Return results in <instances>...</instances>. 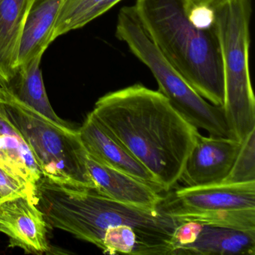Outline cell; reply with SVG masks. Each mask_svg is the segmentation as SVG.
Masks as SVG:
<instances>
[{
  "mask_svg": "<svg viewBox=\"0 0 255 255\" xmlns=\"http://www.w3.org/2000/svg\"><path fill=\"white\" fill-rule=\"evenodd\" d=\"M92 113L168 192L180 181L198 130L159 91L141 84L99 98Z\"/></svg>",
  "mask_w": 255,
  "mask_h": 255,
  "instance_id": "6da1fadb",
  "label": "cell"
},
{
  "mask_svg": "<svg viewBox=\"0 0 255 255\" xmlns=\"http://www.w3.org/2000/svg\"><path fill=\"white\" fill-rule=\"evenodd\" d=\"M35 197L48 227L66 231L98 248L107 230L122 226L173 243L174 231L182 223L159 207L146 210L127 205L95 189L56 183L44 176L37 183Z\"/></svg>",
  "mask_w": 255,
  "mask_h": 255,
  "instance_id": "7a4b0ae2",
  "label": "cell"
},
{
  "mask_svg": "<svg viewBox=\"0 0 255 255\" xmlns=\"http://www.w3.org/2000/svg\"><path fill=\"white\" fill-rule=\"evenodd\" d=\"M133 6L168 62L203 98L222 107L223 72L214 26L196 27L185 0H136Z\"/></svg>",
  "mask_w": 255,
  "mask_h": 255,
  "instance_id": "3957f363",
  "label": "cell"
},
{
  "mask_svg": "<svg viewBox=\"0 0 255 255\" xmlns=\"http://www.w3.org/2000/svg\"><path fill=\"white\" fill-rule=\"evenodd\" d=\"M224 81L222 107L237 141L255 129V99L249 68L251 0H219L211 6Z\"/></svg>",
  "mask_w": 255,
  "mask_h": 255,
  "instance_id": "277c9868",
  "label": "cell"
},
{
  "mask_svg": "<svg viewBox=\"0 0 255 255\" xmlns=\"http://www.w3.org/2000/svg\"><path fill=\"white\" fill-rule=\"evenodd\" d=\"M0 102L29 144L43 176L56 183L96 189L77 130L49 120L0 86Z\"/></svg>",
  "mask_w": 255,
  "mask_h": 255,
  "instance_id": "5b68a950",
  "label": "cell"
},
{
  "mask_svg": "<svg viewBox=\"0 0 255 255\" xmlns=\"http://www.w3.org/2000/svg\"><path fill=\"white\" fill-rule=\"evenodd\" d=\"M117 19L116 37L150 69L158 91L173 108L197 129L201 128L210 135L218 133L225 124L222 107L209 104L168 62L141 24L134 6L122 8Z\"/></svg>",
  "mask_w": 255,
  "mask_h": 255,
  "instance_id": "8992f818",
  "label": "cell"
},
{
  "mask_svg": "<svg viewBox=\"0 0 255 255\" xmlns=\"http://www.w3.org/2000/svg\"><path fill=\"white\" fill-rule=\"evenodd\" d=\"M159 207L173 216L255 208V182L185 186L163 198Z\"/></svg>",
  "mask_w": 255,
  "mask_h": 255,
  "instance_id": "52a82bcc",
  "label": "cell"
},
{
  "mask_svg": "<svg viewBox=\"0 0 255 255\" xmlns=\"http://www.w3.org/2000/svg\"><path fill=\"white\" fill-rule=\"evenodd\" d=\"M77 132L88 156L146 183L159 193L165 192L158 179L104 128L92 112Z\"/></svg>",
  "mask_w": 255,
  "mask_h": 255,
  "instance_id": "ba28073f",
  "label": "cell"
},
{
  "mask_svg": "<svg viewBox=\"0 0 255 255\" xmlns=\"http://www.w3.org/2000/svg\"><path fill=\"white\" fill-rule=\"evenodd\" d=\"M240 144L234 138L198 133L180 181L192 187L222 183L232 168Z\"/></svg>",
  "mask_w": 255,
  "mask_h": 255,
  "instance_id": "9c48e42d",
  "label": "cell"
},
{
  "mask_svg": "<svg viewBox=\"0 0 255 255\" xmlns=\"http://www.w3.org/2000/svg\"><path fill=\"white\" fill-rule=\"evenodd\" d=\"M48 228L42 212L29 197L0 203V232L9 237V247L33 255L50 253Z\"/></svg>",
  "mask_w": 255,
  "mask_h": 255,
  "instance_id": "30bf717a",
  "label": "cell"
},
{
  "mask_svg": "<svg viewBox=\"0 0 255 255\" xmlns=\"http://www.w3.org/2000/svg\"><path fill=\"white\" fill-rule=\"evenodd\" d=\"M89 174L101 195L127 205L154 210L163 201L161 193L125 173L110 168L87 155Z\"/></svg>",
  "mask_w": 255,
  "mask_h": 255,
  "instance_id": "8fae6325",
  "label": "cell"
},
{
  "mask_svg": "<svg viewBox=\"0 0 255 255\" xmlns=\"http://www.w3.org/2000/svg\"><path fill=\"white\" fill-rule=\"evenodd\" d=\"M36 0H0V86L8 87L17 72L23 28Z\"/></svg>",
  "mask_w": 255,
  "mask_h": 255,
  "instance_id": "7c38bea8",
  "label": "cell"
},
{
  "mask_svg": "<svg viewBox=\"0 0 255 255\" xmlns=\"http://www.w3.org/2000/svg\"><path fill=\"white\" fill-rule=\"evenodd\" d=\"M0 166L26 183L35 194L43 176L35 156L18 129L12 125L0 102Z\"/></svg>",
  "mask_w": 255,
  "mask_h": 255,
  "instance_id": "4fadbf2b",
  "label": "cell"
},
{
  "mask_svg": "<svg viewBox=\"0 0 255 255\" xmlns=\"http://www.w3.org/2000/svg\"><path fill=\"white\" fill-rule=\"evenodd\" d=\"M64 0H36L29 11L23 28L20 49L19 67L34 58L43 56L53 42L55 24Z\"/></svg>",
  "mask_w": 255,
  "mask_h": 255,
  "instance_id": "5bb4252c",
  "label": "cell"
},
{
  "mask_svg": "<svg viewBox=\"0 0 255 255\" xmlns=\"http://www.w3.org/2000/svg\"><path fill=\"white\" fill-rule=\"evenodd\" d=\"M255 231H243L201 225L193 242L180 248L177 255H255Z\"/></svg>",
  "mask_w": 255,
  "mask_h": 255,
  "instance_id": "9a60e30c",
  "label": "cell"
},
{
  "mask_svg": "<svg viewBox=\"0 0 255 255\" xmlns=\"http://www.w3.org/2000/svg\"><path fill=\"white\" fill-rule=\"evenodd\" d=\"M42 56H37L26 65L19 67L15 77L6 88L19 101L49 120L65 128H72L56 114L49 101L40 68Z\"/></svg>",
  "mask_w": 255,
  "mask_h": 255,
  "instance_id": "2e32d148",
  "label": "cell"
},
{
  "mask_svg": "<svg viewBox=\"0 0 255 255\" xmlns=\"http://www.w3.org/2000/svg\"><path fill=\"white\" fill-rule=\"evenodd\" d=\"M174 217L182 222H194L239 231H255V208L181 215Z\"/></svg>",
  "mask_w": 255,
  "mask_h": 255,
  "instance_id": "e0dca14e",
  "label": "cell"
},
{
  "mask_svg": "<svg viewBox=\"0 0 255 255\" xmlns=\"http://www.w3.org/2000/svg\"><path fill=\"white\" fill-rule=\"evenodd\" d=\"M103 0H64L58 14L53 40L90 23L94 10Z\"/></svg>",
  "mask_w": 255,
  "mask_h": 255,
  "instance_id": "ac0fdd59",
  "label": "cell"
},
{
  "mask_svg": "<svg viewBox=\"0 0 255 255\" xmlns=\"http://www.w3.org/2000/svg\"><path fill=\"white\" fill-rule=\"evenodd\" d=\"M255 182V129L241 141L240 148L231 171L222 183Z\"/></svg>",
  "mask_w": 255,
  "mask_h": 255,
  "instance_id": "d6986e66",
  "label": "cell"
},
{
  "mask_svg": "<svg viewBox=\"0 0 255 255\" xmlns=\"http://www.w3.org/2000/svg\"><path fill=\"white\" fill-rule=\"evenodd\" d=\"M21 196L36 201L35 192L26 183L0 166V203Z\"/></svg>",
  "mask_w": 255,
  "mask_h": 255,
  "instance_id": "ffe728a7",
  "label": "cell"
},
{
  "mask_svg": "<svg viewBox=\"0 0 255 255\" xmlns=\"http://www.w3.org/2000/svg\"><path fill=\"white\" fill-rule=\"evenodd\" d=\"M190 21L200 29H210L214 24V12L212 7H194L189 10Z\"/></svg>",
  "mask_w": 255,
  "mask_h": 255,
  "instance_id": "44dd1931",
  "label": "cell"
},
{
  "mask_svg": "<svg viewBox=\"0 0 255 255\" xmlns=\"http://www.w3.org/2000/svg\"><path fill=\"white\" fill-rule=\"evenodd\" d=\"M121 1H122V0H103L102 2L97 6V8L92 12L90 17L91 21L98 18L102 14H105L106 12L113 8L116 4L120 2Z\"/></svg>",
  "mask_w": 255,
  "mask_h": 255,
  "instance_id": "7402d4cb",
  "label": "cell"
},
{
  "mask_svg": "<svg viewBox=\"0 0 255 255\" xmlns=\"http://www.w3.org/2000/svg\"><path fill=\"white\" fill-rule=\"evenodd\" d=\"M219 0H185L188 8H194L198 6L211 7Z\"/></svg>",
  "mask_w": 255,
  "mask_h": 255,
  "instance_id": "603a6c76",
  "label": "cell"
}]
</instances>
